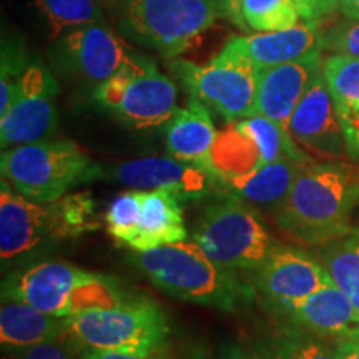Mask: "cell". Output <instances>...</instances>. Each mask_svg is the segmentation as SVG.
<instances>
[{
  "instance_id": "obj_28",
  "label": "cell",
  "mask_w": 359,
  "mask_h": 359,
  "mask_svg": "<svg viewBox=\"0 0 359 359\" xmlns=\"http://www.w3.org/2000/svg\"><path fill=\"white\" fill-rule=\"evenodd\" d=\"M323 74L334 105L359 103V57L331 53L323 58Z\"/></svg>"
},
{
  "instance_id": "obj_19",
  "label": "cell",
  "mask_w": 359,
  "mask_h": 359,
  "mask_svg": "<svg viewBox=\"0 0 359 359\" xmlns=\"http://www.w3.org/2000/svg\"><path fill=\"white\" fill-rule=\"evenodd\" d=\"M182 200L165 190H140L137 222L127 246L148 251L187 240Z\"/></svg>"
},
{
  "instance_id": "obj_18",
  "label": "cell",
  "mask_w": 359,
  "mask_h": 359,
  "mask_svg": "<svg viewBox=\"0 0 359 359\" xmlns=\"http://www.w3.org/2000/svg\"><path fill=\"white\" fill-rule=\"evenodd\" d=\"M285 314L316 334L359 343V313L334 283L291 304Z\"/></svg>"
},
{
  "instance_id": "obj_27",
  "label": "cell",
  "mask_w": 359,
  "mask_h": 359,
  "mask_svg": "<svg viewBox=\"0 0 359 359\" xmlns=\"http://www.w3.org/2000/svg\"><path fill=\"white\" fill-rule=\"evenodd\" d=\"M240 17L243 29L255 32L290 29L302 19L294 0H241Z\"/></svg>"
},
{
  "instance_id": "obj_4",
  "label": "cell",
  "mask_w": 359,
  "mask_h": 359,
  "mask_svg": "<svg viewBox=\"0 0 359 359\" xmlns=\"http://www.w3.org/2000/svg\"><path fill=\"white\" fill-rule=\"evenodd\" d=\"M2 299H13L58 318L123 302L110 278L83 271L64 262H39L4 281Z\"/></svg>"
},
{
  "instance_id": "obj_16",
  "label": "cell",
  "mask_w": 359,
  "mask_h": 359,
  "mask_svg": "<svg viewBox=\"0 0 359 359\" xmlns=\"http://www.w3.org/2000/svg\"><path fill=\"white\" fill-rule=\"evenodd\" d=\"M321 69V52H314L299 60L258 70L255 114L268 116L288 132L291 115Z\"/></svg>"
},
{
  "instance_id": "obj_11",
  "label": "cell",
  "mask_w": 359,
  "mask_h": 359,
  "mask_svg": "<svg viewBox=\"0 0 359 359\" xmlns=\"http://www.w3.org/2000/svg\"><path fill=\"white\" fill-rule=\"evenodd\" d=\"M57 95L58 83L50 72L40 64L27 65L12 105L0 115L2 150L52 137L58 122Z\"/></svg>"
},
{
  "instance_id": "obj_40",
  "label": "cell",
  "mask_w": 359,
  "mask_h": 359,
  "mask_svg": "<svg viewBox=\"0 0 359 359\" xmlns=\"http://www.w3.org/2000/svg\"><path fill=\"white\" fill-rule=\"evenodd\" d=\"M188 359H212L203 348H191L188 353Z\"/></svg>"
},
{
  "instance_id": "obj_13",
  "label": "cell",
  "mask_w": 359,
  "mask_h": 359,
  "mask_svg": "<svg viewBox=\"0 0 359 359\" xmlns=\"http://www.w3.org/2000/svg\"><path fill=\"white\" fill-rule=\"evenodd\" d=\"M107 177L135 190L170 191L182 201L201 200L219 188L212 172L170 155L123 161L111 168Z\"/></svg>"
},
{
  "instance_id": "obj_8",
  "label": "cell",
  "mask_w": 359,
  "mask_h": 359,
  "mask_svg": "<svg viewBox=\"0 0 359 359\" xmlns=\"http://www.w3.org/2000/svg\"><path fill=\"white\" fill-rule=\"evenodd\" d=\"M93 97L102 109L137 130L165 127L178 109L177 85L142 55H130L114 77L95 88Z\"/></svg>"
},
{
  "instance_id": "obj_25",
  "label": "cell",
  "mask_w": 359,
  "mask_h": 359,
  "mask_svg": "<svg viewBox=\"0 0 359 359\" xmlns=\"http://www.w3.org/2000/svg\"><path fill=\"white\" fill-rule=\"evenodd\" d=\"M235 123L240 128V132H243L258 147L264 165L271 163L275 160L285 158V156L303 161V163L313 161L311 156L304 154L302 148L296 145L293 138L290 137V133L285 132L273 120H269L268 116L255 114L251 116H246L243 120H238Z\"/></svg>"
},
{
  "instance_id": "obj_5",
  "label": "cell",
  "mask_w": 359,
  "mask_h": 359,
  "mask_svg": "<svg viewBox=\"0 0 359 359\" xmlns=\"http://www.w3.org/2000/svg\"><path fill=\"white\" fill-rule=\"evenodd\" d=\"M2 180L25 198L48 203L70 188L100 178L102 168L72 140H40L17 145L0 156Z\"/></svg>"
},
{
  "instance_id": "obj_7",
  "label": "cell",
  "mask_w": 359,
  "mask_h": 359,
  "mask_svg": "<svg viewBox=\"0 0 359 359\" xmlns=\"http://www.w3.org/2000/svg\"><path fill=\"white\" fill-rule=\"evenodd\" d=\"M193 241L210 258L235 271H257L276 248L257 210L233 195L201 212Z\"/></svg>"
},
{
  "instance_id": "obj_34",
  "label": "cell",
  "mask_w": 359,
  "mask_h": 359,
  "mask_svg": "<svg viewBox=\"0 0 359 359\" xmlns=\"http://www.w3.org/2000/svg\"><path fill=\"white\" fill-rule=\"evenodd\" d=\"M304 22L321 25L339 8V0H294Z\"/></svg>"
},
{
  "instance_id": "obj_3",
  "label": "cell",
  "mask_w": 359,
  "mask_h": 359,
  "mask_svg": "<svg viewBox=\"0 0 359 359\" xmlns=\"http://www.w3.org/2000/svg\"><path fill=\"white\" fill-rule=\"evenodd\" d=\"M93 201L85 193L39 203L0 183V257L15 259L39 246L75 238L97 228Z\"/></svg>"
},
{
  "instance_id": "obj_10",
  "label": "cell",
  "mask_w": 359,
  "mask_h": 359,
  "mask_svg": "<svg viewBox=\"0 0 359 359\" xmlns=\"http://www.w3.org/2000/svg\"><path fill=\"white\" fill-rule=\"evenodd\" d=\"M222 13L218 0H128L123 32L138 43L177 57Z\"/></svg>"
},
{
  "instance_id": "obj_6",
  "label": "cell",
  "mask_w": 359,
  "mask_h": 359,
  "mask_svg": "<svg viewBox=\"0 0 359 359\" xmlns=\"http://www.w3.org/2000/svg\"><path fill=\"white\" fill-rule=\"evenodd\" d=\"M69 336L83 348L130 354L160 353L168 341V318L147 298H125L107 308H92L65 318Z\"/></svg>"
},
{
  "instance_id": "obj_15",
  "label": "cell",
  "mask_w": 359,
  "mask_h": 359,
  "mask_svg": "<svg viewBox=\"0 0 359 359\" xmlns=\"http://www.w3.org/2000/svg\"><path fill=\"white\" fill-rule=\"evenodd\" d=\"M132 53L111 30L100 24L70 30L60 42V64L80 82L98 88L110 80Z\"/></svg>"
},
{
  "instance_id": "obj_35",
  "label": "cell",
  "mask_w": 359,
  "mask_h": 359,
  "mask_svg": "<svg viewBox=\"0 0 359 359\" xmlns=\"http://www.w3.org/2000/svg\"><path fill=\"white\" fill-rule=\"evenodd\" d=\"M79 359H168L163 354H130V353H116V351H102V349L85 348Z\"/></svg>"
},
{
  "instance_id": "obj_26",
  "label": "cell",
  "mask_w": 359,
  "mask_h": 359,
  "mask_svg": "<svg viewBox=\"0 0 359 359\" xmlns=\"http://www.w3.org/2000/svg\"><path fill=\"white\" fill-rule=\"evenodd\" d=\"M35 6L43 17L50 39L103 20L95 0H35Z\"/></svg>"
},
{
  "instance_id": "obj_38",
  "label": "cell",
  "mask_w": 359,
  "mask_h": 359,
  "mask_svg": "<svg viewBox=\"0 0 359 359\" xmlns=\"http://www.w3.org/2000/svg\"><path fill=\"white\" fill-rule=\"evenodd\" d=\"M339 359H359V343L358 341L341 339L336 348Z\"/></svg>"
},
{
  "instance_id": "obj_14",
  "label": "cell",
  "mask_w": 359,
  "mask_h": 359,
  "mask_svg": "<svg viewBox=\"0 0 359 359\" xmlns=\"http://www.w3.org/2000/svg\"><path fill=\"white\" fill-rule=\"evenodd\" d=\"M255 283L263 298L278 311L285 313L291 304L333 281L325 266L308 253L276 245L263 266L255 271Z\"/></svg>"
},
{
  "instance_id": "obj_32",
  "label": "cell",
  "mask_w": 359,
  "mask_h": 359,
  "mask_svg": "<svg viewBox=\"0 0 359 359\" xmlns=\"http://www.w3.org/2000/svg\"><path fill=\"white\" fill-rule=\"evenodd\" d=\"M343 128L344 142L351 158L359 160V103H341L336 105Z\"/></svg>"
},
{
  "instance_id": "obj_36",
  "label": "cell",
  "mask_w": 359,
  "mask_h": 359,
  "mask_svg": "<svg viewBox=\"0 0 359 359\" xmlns=\"http://www.w3.org/2000/svg\"><path fill=\"white\" fill-rule=\"evenodd\" d=\"M219 359H259L258 354L246 351L245 348H241L240 344L230 343L224 344L219 353Z\"/></svg>"
},
{
  "instance_id": "obj_41",
  "label": "cell",
  "mask_w": 359,
  "mask_h": 359,
  "mask_svg": "<svg viewBox=\"0 0 359 359\" xmlns=\"http://www.w3.org/2000/svg\"><path fill=\"white\" fill-rule=\"evenodd\" d=\"M218 2H219V0H218Z\"/></svg>"
},
{
  "instance_id": "obj_1",
  "label": "cell",
  "mask_w": 359,
  "mask_h": 359,
  "mask_svg": "<svg viewBox=\"0 0 359 359\" xmlns=\"http://www.w3.org/2000/svg\"><path fill=\"white\" fill-rule=\"evenodd\" d=\"M356 205L359 167L313 160L303 165L286 198L276 206L275 223L290 240L326 245L353 230Z\"/></svg>"
},
{
  "instance_id": "obj_30",
  "label": "cell",
  "mask_w": 359,
  "mask_h": 359,
  "mask_svg": "<svg viewBox=\"0 0 359 359\" xmlns=\"http://www.w3.org/2000/svg\"><path fill=\"white\" fill-rule=\"evenodd\" d=\"M325 48L331 53L359 57V20L343 22L325 32Z\"/></svg>"
},
{
  "instance_id": "obj_29",
  "label": "cell",
  "mask_w": 359,
  "mask_h": 359,
  "mask_svg": "<svg viewBox=\"0 0 359 359\" xmlns=\"http://www.w3.org/2000/svg\"><path fill=\"white\" fill-rule=\"evenodd\" d=\"M273 359H339L336 349H330L321 341L308 338L298 331H286L278 338Z\"/></svg>"
},
{
  "instance_id": "obj_9",
  "label": "cell",
  "mask_w": 359,
  "mask_h": 359,
  "mask_svg": "<svg viewBox=\"0 0 359 359\" xmlns=\"http://www.w3.org/2000/svg\"><path fill=\"white\" fill-rule=\"evenodd\" d=\"M172 70L190 97L217 111L226 123L255 115L258 69L228 43L206 65L175 60Z\"/></svg>"
},
{
  "instance_id": "obj_39",
  "label": "cell",
  "mask_w": 359,
  "mask_h": 359,
  "mask_svg": "<svg viewBox=\"0 0 359 359\" xmlns=\"http://www.w3.org/2000/svg\"><path fill=\"white\" fill-rule=\"evenodd\" d=\"M339 11L346 19L359 20V0H339Z\"/></svg>"
},
{
  "instance_id": "obj_17",
  "label": "cell",
  "mask_w": 359,
  "mask_h": 359,
  "mask_svg": "<svg viewBox=\"0 0 359 359\" xmlns=\"http://www.w3.org/2000/svg\"><path fill=\"white\" fill-rule=\"evenodd\" d=\"M245 57H248L258 70L299 60L325 48V32L318 24H296L290 29L273 32H255L238 35L226 42Z\"/></svg>"
},
{
  "instance_id": "obj_31",
  "label": "cell",
  "mask_w": 359,
  "mask_h": 359,
  "mask_svg": "<svg viewBox=\"0 0 359 359\" xmlns=\"http://www.w3.org/2000/svg\"><path fill=\"white\" fill-rule=\"evenodd\" d=\"M27 65L22 64L20 57H13L11 52L2 55V74H0V115H4L15 98L17 87L22 72Z\"/></svg>"
},
{
  "instance_id": "obj_37",
  "label": "cell",
  "mask_w": 359,
  "mask_h": 359,
  "mask_svg": "<svg viewBox=\"0 0 359 359\" xmlns=\"http://www.w3.org/2000/svg\"><path fill=\"white\" fill-rule=\"evenodd\" d=\"M240 2L241 0H219V6H222L223 17H228V19L235 22L240 29H243L240 17Z\"/></svg>"
},
{
  "instance_id": "obj_24",
  "label": "cell",
  "mask_w": 359,
  "mask_h": 359,
  "mask_svg": "<svg viewBox=\"0 0 359 359\" xmlns=\"http://www.w3.org/2000/svg\"><path fill=\"white\" fill-rule=\"evenodd\" d=\"M321 264L359 313V230L323 245Z\"/></svg>"
},
{
  "instance_id": "obj_23",
  "label": "cell",
  "mask_w": 359,
  "mask_h": 359,
  "mask_svg": "<svg viewBox=\"0 0 359 359\" xmlns=\"http://www.w3.org/2000/svg\"><path fill=\"white\" fill-rule=\"evenodd\" d=\"M263 165L258 147L240 132L235 122L228 123V127L218 133L210 155V172L217 178L219 188L230 180L257 172Z\"/></svg>"
},
{
  "instance_id": "obj_33",
  "label": "cell",
  "mask_w": 359,
  "mask_h": 359,
  "mask_svg": "<svg viewBox=\"0 0 359 359\" xmlns=\"http://www.w3.org/2000/svg\"><path fill=\"white\" fill-rule=\"evenodd\" d=\"M11 359H75L74 354L60 341L40 343L34 346L12 349Z\"/></svg>"
},
{
  "instance_id": "obj_20",
  "label": "cell",
  "mask_w": 359,
  "mask_h": 359,
  "mask_svg": "<svg viewBox=\"0 0 359 359\" xmlns=\"http://www.w3.org/2000/svg\"><path fill=\"white\" fill-rule=\"evenodd\" d=\"M218 132L208 107L190 97L187 107L177 109L165 125V145L173 158L198 165L210 172V155ZM213 175V173H212Z\"/></svg>"
},
{
  "instance_id": "obj_12",
  "label": "cell",
  "mask_w": 359,
  "mask_h": 359,
  "mask_svg": "<svg viewBox=\"0 0 359 359\" xmlns=\"http://www.w3.org/2000/svg\"><path fill=\"white\" fill-rule=\"evenodd\" d=\"M288 133L304 154L323 161H339L348 154L338 110L323 69L291 115Z\"/></svg>"
},
{
  "instance_id": "obj_22",
  "label": "cell",
  "mask_w": 359,
  "mask_h": 359,
  "mask_svg": "<svg viewBox=\"0 0 359 359\" xmlns=\"http://www.w3.org/2000/svg\"><path fill=\"white\" fill-rule=\"evenodd\" d=\"M303 165V161L285 156V158L263 165L257 172L246 175V177L230 180V182L223 183L222 188L226 195L238 196L248 203L276 208L290 193Z\"/></svg>"
},
{
  "instance_id": "obj_21",
  "label": "cell",
  "mask_w": 359,
  "mask_h": 359,
  "mask_svg": "<svg viewBox=\"0 0 359 359\" xmlns=\"http://www.w3.org/2000/svg\"><path fill=\"white\" fill-rule=\"evenodd\" d=\"M69 334L65 318L52 316L30 304L2 299L0 308V341L2 348L20 349L40 343L60 341Z\"/></svg>"
},
{
  "instance_id": "obj_2",
  "label": "cell",
  "mask_w": 359,
  "mask_h": 359,
  "mask_svg": "<svg viewBox=\"0 0 359 359\" xmlns=\"http://www.w3.org/2000/svg\"><path fill=\"white\" fill-rule=\"evenodd\" d=\"M156 288L183 302L235 311L253 298V288L236 275L208 257L198 245H165L148 251H135L130 257Z\"/></svg>"
}]
</instances>
